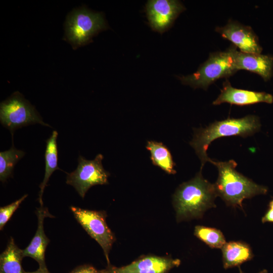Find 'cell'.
<instances>
[{
    "label": "cell",
    "mask_w": 273,
    "mask_h": 273,
    "mask_svg": "<svg viewBox=\"0 0 273 273\" xmlns=\"http://www.w3.org/2000/svg\"><path fill=\"white\" fill-rule=\"evenodd\" d=\"M217 196L214 185L204 179L199 172L180 185L173 195L177 220L201 217L206 210L215 206Z\"/></svg>",
    "instance_id": "1"
},
{
    "label": "cell",
    "mask_w": 273,
    "mask_h": 273,
    "mask_svg": "<svg viewBox=\"0 0 273 273\" xmlns=\"http://www.w3.org/2000/svg\"><path fill=\"white\" fill-rule=\"evenodd\" d=\"M260 127L258 116L247 115L241 118H229L215 121L205 128L195 129L193 139L190 144L201 162V169L210 159L207 150L212 141L224 136H250L258 131Z\"/></svg>",
    "instance_id": "2"
},
{
    "label": "cell",
    "mask_w": 273,
    "mask_h": 273,
    "mask_svg": "<svg viewBox=\"0 0 273 273\" xmlns=\"http://www.w3.org/2000/svg\"><path fill=\"white\" fill-rule=\"evenodd\" d=\"M209 162L216 166L218 176L214 185L217 195L228 204L242 207L243 201L257 195L266 194L267 187L258 185L236 170L237 163L233 160Z\"/></svg>",
    "instance_id": "3"
},
{
    "label": "cell",
    "mask_w": 273,
    "mask_h": 273,
    "mask_svg": "<svg viewBox=\"0 0 273 273\" xmlns=\"http://www.w3.org/2000/svg\"><path fill=\"white\" fill-rule=\"evenodd\" d=\"M236 47L232 45L223 52L210 54L207 60L194 73L179 77L181 82L193 88L204 89L216 80L229 77L237 71L234 60Z\"/></svg>",
    "instance_id": "4"
},
{
    "label": "cell",
    "mask_w": 273,
    "mask_h": 273,
    "mask_svg": "<svg viewBox=\"0 0 273 273\" xmlns=\"http://www.w3.org/2000/svg\"><path fill=\"white\" fill-rule=\"evenodd\" d=\"M1 124L9 129L13 136L14 130L23 126L39 123L50 127L22 95L16 92L0 105Z\"/></svg>",
    "instance_id": "5"
},
{
    "label": "cell",
    "mask_w": 273,
    "mask_h": 273,
    "mask_svg": "<svg viewBox=\"0 0 273 273\" xmlns=\"http://www.w3.org/2000/svg\"><path fill=\"white\" fill-rule=\"evenodd\" d=\"M107 28L102 14L80 9L68 17L66 36L75 48L88 43L99 31Z\"/></svg>",
    "instance_id": "6"
},
{
    "label": "cell",
    "mask_w": 273,
    "mask_h": 273,
    "mask_svg": "<svg viewBox=\"0 0 273 273\" xmlns=\"http://www.w3.org/2000/svg\"><path fill=\"white\" fill-rule=\"evenodd\" d=\"M103 158L101 154H98L92 160L79 155L76 169L71 173H67L66 184L73 186L82 198H84L92 187L108 184L110 173L103 166Z\"/></svg>",
    "instance_id": "7"
},
{
    "label": "cell",
    "mask_w": 273,
    "mask_h": 273,
    "mask_svg": "<svg viewBox=\"0 0 273 273\" xmlns=\"http://www.w3.org/2000/svg\"><path fill=\"white\" fill-rule=\"evenodd\" d=\"M70 209L78 222L102 247L108 265L110 264L109 254L116 239L106 223V212L74 206Z\"/></svg>",
    "instance_id": "8"
},
{
    "label": "cell",
    "mask_w": 273,
    "mask_h": 273,
    "mask_svg": "<svg viewBox=\"0 0 273 273\" xmlns=\"http://www.w3.org/2000/svg\"><path fill=\"white\" fill-rule=\"evenodd\" d=\"M185 10L182 4L175 0L148 1L146 6L149 25L160 33L168 30Z\"/></svg>",
    "instance_id": "9"
},
{
    "label": "cell",
    "mask_w": 273,
    "mask_h": 273,
    "mask_svg": "<svg viewBox=\"0 0 273 273\" xmlns=\"http://www.w3.org/2000/svg\"><path fill=\"white\" fill-rule=\"evenodd\" d=\"M178 259L156 255L143 256L131 263L120 267L108 265L107 273H168L179 265Z\"/></svg>",
    "instance_id": "10"
},
{
    "label": "cell",
    "mask_w": 273,
    "mask_h": 273,
    "mask_svg": "<svg viewBox=\"0 0 273 273\" xmlns=\"http://www.w3.org/2000/svg\"><path fill=\"white\" fill-rule=\"evenodd\" d=\"M215 31L223 38L233 42L242 52L251 54L261 53L262 49L258 37L249 26L230 20L223 27H217Z\"/></svg>",
    "instance_id": "11"
},
{
    "label": "cell",
    "mask_w": 273,
    "mask_h": 273,
    "mask_svg": "<svg viewBox=\"0 0 273 273\" xmlns=\"http://www.w3.org/2000/svg\"><path fill=\"white\" fill-rule=\"evenodd\" d=\"M264 102L271 104L273 96L265 92H257L237 89L233 87L229 82L226 81L220 94L213 102L214 105L227 103L239 106H244Z\"/></svg>",
    "instance_id": "12"
},
{
    "label": "cell",
    "mask_w": 273,
    "mask_h": 273,
    "mask_svg": "<svg viewBox=\"0 0 273 273\" xmlns=\"http://www.w3.org/2000/svg\"><path fill=\"white\" fill-rule=\"evenodd\" d=\"M36 215L38 225L36 232L28 246L23 250L24 257H30L35 260L39 265V268H47L45 262V251L50 240L45 234L43 229V221L46 217H54L47 208L43 206L37 209Z\"/></svg>",
    "instance_id": "13"
},
{
    "label": "cell",
    "mask_w": 273,
    "mask_h": 273,
    "mask_svg": "<svg viewBox=\"0 0 273 273\" xmlns=\"http://www.w3.org/2000/svg\"><path fill=\"white\" fill-rule=\"evenodd\" d=\"M237 70L244 69L256 73L265 80L270 79L273 73V56L236 51L234 54Z\"/></svg>",
    "instance_id": "14"
},
{
    "label": "cell",
    "mask_w": 273,
    "mask_h": 273,
    "mask_svg": "<svg viewBox=\"0 0 273 273\" xmlns=\"http://www.w3.org/2000/svg\"><path fill=\"white\" fill-rule=\"evenodd\" d=\"M221 250L223 267L225 269L239 266L253 257L250 246L242 242H226Z\"/></svg>",
    "instance_id": "15"
},
{
    "label": "cell",
    "mask_w": 273,
    "mask_h": 273,
    "mask_svg": "<svg viewBox=\"0 0 273 273\" xmlns=\"http://www.w3.org/2000/svg\"><path fill=\"white\" fill-rule=\"evenodd\" d=\"M58 133L54 130L51 136L46 140V149L44 154L45 173L43 179L40 184V191L38 194V201L40 206H43L42 195L45 187L53 172L56 170H60L58 166V148L57 139Z\"/></svg>",
    "instance_id": "16"
},
{
    "label": "cell",
    "mask_w": 273,
    "mask_h": 273,
    "mask_svg": "<svg viewBox=\"0 0 273 273\" xmlns=\"http://www.w3.org/2000/svg\"><path fill=\"white\" fill-rule=\"evenodd\" d=\"M23 258V250L11 237L6 249L0 255V273H25L22 265Z\"/></svg>",
    "instance_id": "17"
},
{
    "label": "cell",
    "mask_w": 273,
    "mask_h": 273,
    "mask_svg": "<svg viewBox=\"0 0 273 273\" xmlns=\"http://www.w3.org/2000/svg\"><path fill=\"white\" fill-rule=\"evenodd\" d=\"M146 148L150 152V158L153 165L168 174L176 173L174 168L175 164L170 151L165 145L161 142L149 141L147 142Z\"/></svg>",
    "instance_id": "18"
},
{
    "label": "cell",
    "mask_w": 273,
    "mask_h": 273,
    "mask_svg": "<svg viewBox=\"0 0 273 273\" xmlns=\"http://www.w3.org/2000/svg\"><path fill=\"white\" fill-rule=\"evenodd\" d=\"M25 153L17 149L13 144L11 148L0 153V180L5 182L10 177L16 163L25 155Z\"/></svg>",
    "instance_id": "19"
},
{
    "label": "cell",
    "mask_w": 273,
    "mask_h": 273,
    "mask_svg": "<svg viewBox=\"0 0 273 273\" xmlns=\"http://www.w3.org/2000/svg\"><path fill=\"white\" fill-rule=\"evenodd\" d=\"M194 235L211 248L221 249L226 243L221 232L215 228L197 225Z\"/></svg>",
    "instance_id": "20"
},
{
    "label": "cell",
    "mask_w": 273,
    "mask_h": 273,
    "mask_svg": "<svg viewBox=\"0 0 273 273\" xmlns=\"http://www.w3.org/2000/svg\"><path fill=\"white\" fill-rule=\"evenodd\" d=\"M28 196L25 194L10 204L0 208V230H2L21 203Z\"/></svg>",
    "instance_id": "21"
},
{
    "label": "cell",
    "mask_w": 273,
    "mask_h": 273,
    "mask_svg": "<svg viewBox=\"0 0 273 273\" xmlns=\"http://www.w3.org/2000/svg\"><path fill=\"white\" fill-rule=\"evenodd\" d=\"M69 273H107V272L106 268L98 270L91 265L84 264L75 267Z\"/></svg>",
    "instance_id": "22"
},
{
    "label": "cell",
    "mask_w": 273,
    "mask_h": 273,
    "mask_svg": "<svg viewBox=\"0 0 273 273\" xmlns=\"http://www.w3.org/2000/svg\"><path fill=\"white\" fill-rule=\"evenodd\" d=\"M262 222L263 223L266 222H273V211L270 209L268 208L264 215L262 217Z\"/></svg>",
    "instance_id": "23"
},
{
    "label": "cell",
    "mask_w": 273,
    "mask_h": 273,
    "mask_svg": "<svg viewBox=\"0 0 273 273\" xmlns=\"http://www.w3.org/2000/svg\"><path fill=\"white\" fill-rule=\"evenodd\" d=\"M25 273H50L48 268L42 269L39 268L37 270L32 272H26Z\"/></svg>",
    "instance_id": "24"
},
{
    "label": "cell",
    "mask_w": 273,
    "mask_h": 273,
    "mask_svg": "<svg viewBox=\"0 0 273 273\" xmlns=\"http://www.w3.org/2000/svg\"><path fill=\"white\" fill-rule=\"evenodd\" d=\"M268 207L273 211V199L269 202Z\"/></svg>",
    "instance_id": "25"
},
{
    "label": "cell",
    "mask_w": 273,
    "mask_h": 273,
    "mask_svg": "<svg viewBox=\"0 0 273 273\" xmlns=\"http://www.w3.org/2000/svg\"><path fill=\"white\" fill-rule=\"evenodd\" d=\"M240 273H244L241 268L239 267ZM259 273H267V270L266 269H263L260 271Z\"/></svg>",
    "instance_id": "26"
}]
</instances>
